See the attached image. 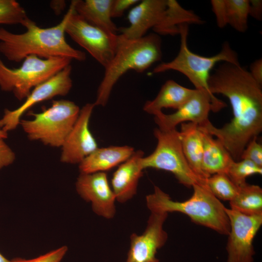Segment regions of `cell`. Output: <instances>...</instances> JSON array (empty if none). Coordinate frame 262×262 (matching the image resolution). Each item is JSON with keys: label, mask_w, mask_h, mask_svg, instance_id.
Instances as JSON below:
<instances>
[{"label": "cell", "mask_w": 262, "mask_h": 262, "mask_svg": "<svg viewBox=\"0 0 262 262\" xmlns=\"http://www.w3.org/2000/svg\"><path fill=\"white\" fill-rule=\"evenodd\" d=\"M208 83L213 94L228 99L233 117L221 128L210 120L199 126L218 139L234 161H239L248 142L262 131V85L241 65L228 62H222L214 69Z\"/></svg>", "instance_id": "cell-1"}, {"label": "cell", "mask_w": 262, "mask_h": 262, "mask_svg": "<svg viewBox=\"0 0 262 262\" xmlns=\"http://www.w3.org/2000/svg\"><path fill=\"white\" fill-rule=\"evenodd\" d=\"M74 6V0L61 22L51 27L41 28L27 17L21 24L26 29L23 33H15L0 28V53L9 61L15 62L23 61L30 55L84 61L85 53L70 46L65 38L66 26Z\"/></svg>", "instance_id": "cell-2"}, {"label": "cell", "mask_w": 262, "mask_h": 262, "mask_svg": "<svg viewBox=\"0 0 262 262\" xmlns=\"http://www.w3.org/2000/svg\"><path fill=\"white\" fill-rule=\"evenodd\" d=\"M162 39L154 33L137 39L129 40L117 36L115 54L104 68L103 77L98 87L96 106H105L113 88L128 71L142 73L162 58Z\"/></svg>", "instance_id": "cell-3"}, {"label": "cell", "mask_w": 262, "mask_h": 262, "mask_svg": "<svg viewBox=\"0 0 262 262\" xmlns=\"http://www.w3.org/2000/svg\"><path fill=\"white\" fill-rule=\"evenodd\" d=\"M192 196L183 201L173 200L167 193L154 186L153 192L146 196V205L150 212L168 213L179 212L187 215L192 222L223 235H228L229 222L225 208L209 190L206 184L192 186Z\"/></svg>", "instance_id": "cell-4"}, {"label": "cell", "mask_w": 262, "mask_h": 262, "mask_svg": "<svg viewBox=\"0 0 262 262\" xmlns=\"http://www.w3.org/2000/svg\"><path fill=\"white\" fill-rule=\"evenodd\" d=\"M188 24H182L180 26L179 34L180 44L177 55L170 62L158 65L152 73L157 74L169 70L178 71L187 78L195 89L204 91L215 98L209 87L211 72L215 65L221 62L241 65L237 53L232 49L229 43L226 41L223 44L220 51L213 56L207 57L195 53L188 46Z\"/></svg>", "instance_id": "cell-5"}, {"label": "cell", "mask_w": 262, "mask_h": 262, "mask_svg": "<svg viewBox=\"0 0 262 262\" xmlns=\"http://www.w3.org/2000/svg\"><path fill=\"white\" fill-rule=\"evenodd\" d=\"M79 107L68 100H53L49 108L42 112H28L32 120H20V123L28 138L39 140L44 145L62 147L76 122Z\"/></svg>", "instance_id": "cell-6"}, {"label": "cell", "mask_w": 262, "mask_h": 262, "mask_svg": "<svg viewBox=\"0 0 262 262\" xmlns=\"http://www.w3.org/2000/svg\"><path fill=\"white\" fill-rule=\"evenodd\" d=\"M72 60L65 57H26L17 68L7 67L0 58V88L13 92L19 100L25 99L36 86L47 81L66 66Z\"/></svg>", "instance_id": "cell-7"}, {"label": "cell", "mask_w": 262, "mask_h": 262, "mask_svg": "<svg viewBox=\"0 0 262 262\" xmlns=\"http://www.w3.org/2000/svg\"><path fill=\"white\" fill-rule=\"evenodd\" d=\"M154 135L157 141L155 150L140 160L144 170L150 168L169 172L180 183L188 187L197 183L206 184L197 177L188 164L176 129L162 130L156 128Z\"/></svg>", "instance_id": "cell-8"}, {"label": "cell", "mask_w": 262, "mask_h": 262, "mask_svg": "<svg viewBox=\"0 0 262 262\" xmlns=\"http://www.w3.org/2000/svg\"><path fill=\"white\" fill-rule=\"evenodd\" d=\"M66 33L84 48L104 68L112 60L118 34H113L87 22L75 10L66 23Z\"/></svg>", "instance_id": "cell-9"}, {"label": "cell", "mask_w": 262, "mask_h": 262, "mask_svg": "<svg viewBox=\"0 0 262 262\" xmlns=\"http://www.w3.org/2000/svg\"><path fill=\"white\" fill-rule=\"evenodd\" d=\"M229 222L227 262H253V240L262 225V214L247 215L225 208Z\"/></svg>", "instance_id": "cell-10"}, {"label": "cell", "mask_w": 262, "mask_h": 262, "mask_svg": "<svg viewBox=\"0 0 262 262\" xmlns=\"http://www.w3.org/2000/svg\"><path fill=\"white\" fill-rule=\"evenodd\" d=\"M72 67L66 66L55 75L35 87L19 107L14 110L5 109L0 119V129L12 131L19 124L23 115L35 104L55 97L67 95L72 86Z\"/></svg>", "instance_id": "cell-11"}, {"label": "cell", "mask_w": 262, "mask_h": 262, "mask_svg": "<svg viewBox=\"0 0 262 262\" xmlns=\"http://www.w3.org/2000/svg\"><path fill=\"white\" fill-rule=\"evenodd\" d=\"M226 106L225 102L217 98L196 89L195 93L176 112L171 114L158 113L154 115V121L162 130L175 129L178 125L185 122L201 126L209 120L211 111L217 112Z\"/></svg>", "instance_id": "cell-12"}, {"label": "cell", "mask_w": 262, "mask_h": 262, "mask_svg": "<svg viewBox=\"0 0 262 262\" xmlns=\"http://www.w3.org/2000/svg\"><path fill=\"white\" fill-rule=\"evenodd\" d=\"M168 214L162 212H150L143 233L141 235L133 233L130 236V248L126 262H159L156 254L167 240V233L164 229V225Z\"/></svg>", "instance_id": "cell-13"}, {"label": "cell", "mask_w": 262, "mask_h": 262, "mask_svg": "<svg viewBox=\"0 0 262 262\" xmlns=\"http://www.w3.org/2000/svg\"><path fill=\"white\" fill-rule=\"evenodd\" d=\"M76 190L96 214L108 219L115 216L116 199L105 172L80 173Z\"/></svg>", "instance_id": "cell-14"}, {"label": "cell", "mask_w": 262, "mask_h": 262, "mask_svg": "<svg viewBox=\"0 0 262 262\" xmlns=\"http://www.w3.org/2000/svg\"><path fill=\"white\" fill-rule=\"evenodd\" d=\"M95 107L94 103H87L80 109L76 122L61 147L62 162L79 164L98 147L89 127Z\"/></svg>", "instance_id": "cell-15"}, {"label": "cell", "mask_w": 262, "mask_h": 262, "mask_svg": "<svg viewBox=\"0 0 262 262\" xmlns=\"http://www.w3.org/2000/svg\"><path fill=\"white\" fill-rule=\"evenodd\" d=\"M167 5L168 0L139 1L128 13L129 26L118 28L119 35L126 39L134 40L145 36L151 28L154 31L163 23Z\"/></svg>", "instance_id": "cell-16"}, {"label": "cell", "mask_w": 262, "mask_h": 262, "mask_svg": "<svg viewBox=\"0 0 262 262\" xmlns=\"http://www.w3.org/2000/svg\"><path fill=\"white\" fill-rule=\"evenodd\" d=\"M143 156V151H135L114 173L111 187L116 201L125 203L136 195L139 180L143 175L144 169L140 164Z\"/></svg>", "instance_id": "cell-17"}, {"label": "cell", "mask_w": 262, "mask_h": 262, "mask_svg": "<svg viewBox=\"0 0 262 262\" xmlns=\"http://www.w3.org/2000/svg\"><path fill=\"white\" fill-rule=\"evenodd\" d=\"M129 146L98 147L79 164L80 173L104 172L119 165L134 152Z\"/></svg>", "instance_id": "cell-18"}, {"label": "cell", "mask_w": 262, "mask_h": 262, "mask_svg": "<svg viewBox=\"0 0 262 262\" xmlns=\"http://www.w3.org/2000/svg\"><path fill=\"white\" fill-rule=\"evenodd\" d=\"M203 150L202 169L208 179L211 175L227 174L231 164L232 156L223 144L201 127Z\"/></svg>", "instance_id": "cell-19"}, {"label": "cell", "mask_w": 262, "mask_h": 262, "mask_svg": "<svg viewBox=\"0 0 262 262\" xmlns=\"http://www.w3.org/2000/svg\"><path fill=\"white\" fill-rule=\"evenodd\" d=\"M180 125L179 132L184 155L192 171L206 183L207 178L202 169L203 145L201 131L194 123L185 122Z\"/></svg>", "instance_id": "cell-20"}, {"label": "cell", "mask_w": 262, "mask_h": 262, "mask_svg": "<svg viewBox=\"0 0 262 262\" xmlns=\"http://www.w3.org/2000/svg\"><path fill=\"white\" fill-rule=\"evenodd\" d=\"M75 11L89 23L106 32L117 34L118 28L112 20L113 0H74Z\"/></svg>", "instance_id": "cell-21"}, {"label": "cell", "mask_w": 262, "mask_h": 262, "mask_svg": "<svg viewBox=\"0 0 262 262\" xmlns=\"http://www.w3.org/2000/svg\"><path fill=\"white\" fill-rule=\"evenodd\" d=\"M196 89H190L181 85L172 80H167L161 87L156 97L147 101L143 110L154 115L164 108L178 109L195 92Z\"/></svg>", "instance_id": "cell-22"}, {"label": "cell", "mask_w": 262, "mask_h": 262, "mask_svg": "<svg viewBox=\"0 0 262 262\" xmlns=\"http://www.w3.org/2000/svg\"><path fill=\"white\" fill-rule=\"evenodd\" d=\"M204 22L200 16L182 7L177 1L168 0L165 18L154 32L159 35H174L179 34L180 26L182 24L200 25Z\"/></svg>", "instance_id": "cell-23"}, {"label": "cell", "mask_w": 262, "mask_h": 262, "mask_svg": "<svg viewBox=\"0 0 262 262\" xmlns=\"http://www.w3.org/2000/svg\"><path fill=\"white\" fill-rule=\"evenodd\" d=\"M229 205L230 209L245 214H262V189L259 185L246 182L239 187Z\"/></svg>", "instance_id": "cell-24"}, {"label": "cell", "mask_w": 262, "mask_h": 262, "mask_svg": "<svg viewBox=\"0 0 262 262\" xmlns=\"http://www.w3.org/2000/svg\"><path fill=\"white\" fill-rule=\"evenodd\" d=\"M227 24L240 33H245L248 28L249 0H225Z\"/></svg>", "instance_id": "cell-25"}, {"label": "cell", "mask_w": 262, "mask_h": 262, "mask_svg": "<svg viewBox=\"0 0 262 262\" xmlns=\"http://www.w3.org/2000/svg\"><path fill=\"white\" fill-rule=\"evenodd\" d=\"M206 184L210 192L219 200L230 201L239 190V187L223 173L211 175L206 180Z\"/></svg>", "instance_id": "cell-26"}, {"label": "cell", "mask_w": 262, "mask_h": 262, "mask_svg": "<svg viewBox=\"0 0 262 262\" xmlns=\"http://www.w3.org/2000/svg\"><path fill=\"white\" fill-rule=\"evenodd\" d=\"M262 167L253 162L245 159L233 161L226 175L238 187L246 183V179L255 174L262 175Z\"/></svg>", "instance_id": "cell-27"}, {"label": "cell", "mask_w": 262, "mask_h": 262, "mask_svg": "<svg viewBox=\"0 0 262 262\" xmlns=\"http://www.w3.org/2000/svg\"><path fill=\"white\" fill-rule=\"evenodd\" d=\"M28 16L25 9L15 0H0V24H21Z\"/></svg>", "instance_id": "cell-28"}, {"label": "cell", "mask_w": 262, "mask_h": 262, "mask_svg": "<svg viewBox=\"0 0 262 262\" xmlns=\"http://www.w3.org/2000/svg\"><path fill=\"white\" fill-rule=\"evenodd\" d=\"M249 160L262 167V146L257 141V137L251 139L243 151L241 159Z\"/></svg>", "instance_id": "cell-29"}, {"label": "cell", "mask_w": 262, "mask_h": 262, "mask_svg": "<svg viewBox=\"0 0 262 262\" xmlns=\"http://www.w3.org/2000/svg\"><path fill=\"white\" fill-rule=\"evenodd\" d=\"M67 250V247L64 246L32 259L16 258L11 261L12 262H61Z\"/></svg>", "instance_id": "cell-30"}, {"label": "cell", "mask_w": 262, "mask_h": 262, "mask_svg": "<svg viewBox=\"0 0 262 262\" xmlns=\"http://www.w3.org/2000/svg\"><path fill=\"white\" fill-rule=\"evenodd\" d=\"M139 1L138 0H113L111 6L112 17H120L128 9L136 4Z\"/></svg>", "instance_id": "cell-31"}, {"label": "cell", "mask_w": 262, "mask_h": 262, "mask_svg": "<svg viewBox=\"0 0 262 262\" xmlns=\"http://www.w3.org/2000/svg\"><path fill=\"white\" fill-rule=\"evenodd\" d=\"M212 11L216 18L218 27H225L227 24L225 16V0H212L211 1Z\"/></svg>", "instance_id": "cell-32"}, {"label": "cell", "mask_w": 262, "mask_h": 262, "mask_svg": "<svg viewBox=\"0 0 262 262\" xmlns=\"http://www.w3.org/2000/svg\"><path fill=\"white\" fill-rule=\"evenodd\" d=\"M15 158L14 151L3 139L0 138V170L12 164Z\"/></svg>", "instance_id": "cell-33"}, {"label": "cell", "mask_w": 262, "mask_h": 262, "mask_svg": "<svg viewBox=\"0 0 262 262\" xmlns=\"http://www.w3.org/2000/svg\"><path fill=\"white\" fill-rule=\"evenodd\" d=\"M249 72L253 79L262 85V59L256 60L250 65Z\"/></svg>", "instance_id": "cell-34"}, {"label": "cell", "mask_w": 262, "mask_h": 262, "mask_svg": "<svg viewBox=\"0 0 262 262\" xmlns=\"http://www.w3.org/2000/svg\"><path fill=\"white\" fill-rule=\"evenodd\" d=\"M249 15L258 20L262 18V1L261 0H249Z\"/></svg>", "instance_id": "cell-35"}, {"label": "cell", "mask_w": 262, "mask_h": 262, "mask_svg": "<svg viewBox=\"0 0 262 262\" xmlns=\"http://www.w3.org/2000/svg\"><path fill=\"white\" fill-rule=\"evenodd\" d=\"M7 136H8V133L0 129V138L4 139L7 138Z\"/></svg>", "instance_id": "cell-36"}, {"label": "cell", "mask_w": 262, "mask_h": 262, "mask_svg": "<svg viewBox=\"0 0 262 262\" xmlns=\"http://www.w3.org/2000/svg\"><path fill=\"white\" fill-rule=\"evenodd\" d=\"M0 262H12V261L8 260L0 253Z\"/></svg>", "instance_id": "cell-37"}]
</instances>
